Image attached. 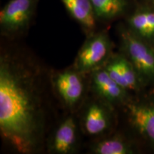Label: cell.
<instances>
[{
	"mask_svg": "<svg viewBox=\"0 0 154 154\" xmlns=\"http://www.w3.org/2000/svg\"><path fill=\"white\" fill-rule=\"evenodd\" d=\"M110 76L117 84L127 91H137L140 88L142 80L125 56H111L103 66Z\"/></svg>",
	"mask_w": 154,
	"mask_h": 154,
	"instance_id": "52a82bcc",
	"label": "cell"
},
{
	"mask_svg": "<svg viewBox=\"0 0 154 154\" xmlns=\"http://www.w3.org/2000/svg\"><path fill=\"white\" fill-rule=\"evenodd\" d=\"M121 41L126 57L131 62L142 82L153 81V50L139 36L126 31L121 34Z\"/></svg>",
	"mask_w": 154,
	"mask_h": 154,
	"instance_id": "3957f363",
	"label": "cell"
},
{
	"mask_svg": "<svg viewBox=\"0 0 154 154\" xmlns=\"http://www.w3.org/2000/svg\"><path fill=\"white\" fill-rule=\"evenodd\" d=\"M34 4V0H10L0 11V25L4 33L14 34L24 30L32 18Z\"/></svg>",
	"mask_w": 154,
	"mask_h": 154,
	"instance_id": "5b68a950",
	"label": "cell"
},
{
	"mask_svg": "<svg viewBox=\"0 0 154 154\" xmlns=\"http://www.w3.org/2000/svg\"><path fill=\"white\" fill-rule=\"evenodd\" d=\"M111 52V42L106 33H98L88 37L75 59L74 69L82 74L91 73L104 66Z\"/></svg>",
	"mask_w": 154,
	"mask_h": 154,
	"instance_id": "7a4b0ae2",
	"label": "cell"
},
{
	"mask_svg": "<svg viewBox=\"0 0 154 154\" xmlns=\"http://www.w3.org/2000/svg\"><path fill=\"white\" fill-rule=\"evenodd\" d=\"M96 17L111 19L118 17L126 7L125 0H91Z\"/></svg>",
	"mask_w": 154,
	"mask_h": 154,
	"instance_id": "5bb4252c",
	"label": "cell"
},
{
	"mask_svg": "<svg viewBox=\"0 0 154 154\" xmlns=\"http://www.w3.org/2000/svg\"><path fill=\"white\" fill-rule=\"evenodd\" d=\"M131 27L139 37L154 38V11H140L135 13L129 19Z\"/></svg>",
	"mask_w": 154,
	"mask_h": 154,
	"instance_id": "7c38bea8",
	"label": "cell"
},
{
	"mask_svg": "<svg viewBox=\"0 0 154 154\" xmlns=\"http://www.w3.org/2000/svg\"><path fill=\"white\" fill-rule=\"evenodd\" d=\"M91 86L106 104H126L128 102V91L117 84L103 66L91 72Z\"/></svg>",
	"mask_w": 154,
	"mask_h": 154,
	"instance_id": "8992f818",
	"label": "cell"
},
{
	"mask_svg": "<svg viewBox=\"0 0 154 154\" xmlns=\"http://www.w3.org/2000/svg\"><path fill=\"white\" fill-rule=\"evenodd\" d=\"M65 8L74 19L86 29L96 26V14L91 0H61Z\"/></svg>",
	"mask_w": 154,
	"mask_h": 154,
	"instance_id": "8fae6325",
	"label": "cell"
},
{
	"mask_svg": "<svg viewBox=\"0 0 154 154\" xmlns=\"http://www.w3.org/2000/svg\"><path fill=\"white\" fill-rule=\"evenodd\" d=\"M77 143L76 123L72 116L65 119L55 130L51 141V151L57 154L74 152Z\"/></svg>",
	"mask_w": 154,
	"mask_h": 154,
	"instance_id": "30bf717a",
	"label": "cell"
},
{
	"mask_svg": "<svg viewBox=\"0 0 154 154\" xmlns=\"http://www.w3.org/2000/svg\"><path fill=\"white\" fill-rule=\"evenodd\" d=\"M131 123L139 134L154 146V104L128 103L126 104Z\"/></svg>",
	"mask_w": 154,
	"mask_h": 154,
	"instance_id": "9c48e42d",
	"label": "cell"
},
{
	"mask_svg": "<svg viewBox=\"0 0 154 154\" xmlns=\"http://www.w3.org/2000/svg\"><path fill=\"white\" fill-rule=\"evenodd\" d=\"M105 102H91L84 110L82 116L83 129L89 136H99L110 128L111 118Z\"/></svg>",
	"mask_w": 154,
	"mask_h": 154,
	"instance_id": "ba28073f",
	"label": "cell"
},
{
	"mask_svg": "<svg viewBox=\"0 0 154 154\" xmlns=\"http://www.w3.org/2000/svg\"><path fill=\"white\" fill-rule=\"evenodd\" d=\"M91 151L95 154H129L133 153L131 146L120 136H112L94 144Z\"/></svg>",
	"mask_w": 154,
	"mask_h": 154,
	"instance_id": "4fadbf2b",
	"label": "cell"
},
{
	"mask_svg": "<svg viewBox=\"0 0 154 154\" xmlns=\"http://www.w3.org/2000/svg\"><path fill=\"white\" fill-rule=\"evenodd\" d=\"M37 74L17 57L0 58V134L14 151H37L43 142L46 116Z\"/></svg>",
	"mask_w": 154,
	"mask_h": 154,
	"instance_id": "6da1fadb",
	"label": "cell"
},
{
	"mask_svg": "<svg viewBox=\"0 0 154 154\" xmlns=\"http://www.w3.org/2000/svg\"><path fill=\"white\" fill-rule=\"evenodd\" d=\"M82 75L73 68L56 73L52 77L54 89L65 106L69 109L76 107L85 93Z\"/></svg>",
	"mask_w": 154,
	"mask_h": 154,
	"instance_id": "277c9868",
	"label": "cell"
}]
</instances>
